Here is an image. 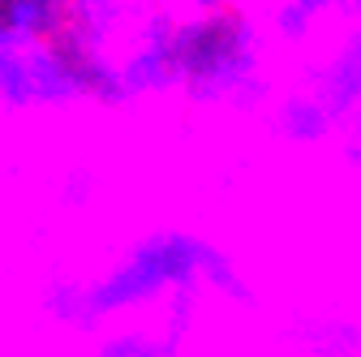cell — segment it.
<instances>
[{
	"label": "cell",
	"mask_w": 361,
	"mask_h": 357,
	"mask_svg": "<svg viewBox=\"0 0 361 357\" xmlns=\"http://www.w3.org/2000/svg\"><path fill=\"white\" fill-rule=\"evenodd\" d=\"M198 293H219L233 301L250 297L237 262L215 241L185 229H159L116 254L95 280H61L48 293V315L90 332L108 319L138 315L159 301H194Z\"/></svg>",
	"instance_id": "obj_1"
},
{
	"label": "cell",
	"mask_w": 361,
	"mask_h": 357,
	"mask_svg": "<svg viewBox=\"0 0 361 357\" xmlns=\"http://www.w3.org/2000/svg\"><path fill=\"white\" fill-rule=\"evenodd\" d=\"M276 52L280 48L250 13L228 9L219 22H211L202 35L190 39L176 95H185L198 108L254 112L276 91V78H271Z\"/></svg>",
	"instance_id": "obj_2"
},
{
	"label": "cell",
	"mask_w": 361,
	"mask_h": 357,
	"mask_svg": "<svg viewBox=\"0 0 361 357\" xmlns=\"http://www.w3.org/2000/svg\"><path fill=\"white\" fill-rule=\"evenodd\" d=\"M90 99V82L65 39L30 35L0 22V108L69 112Z\"/></svg>",
	"instance_id": "obj_3"
},
{
	"label": "cell",
	"mask_w": 361,
	"mask_h": 357,
	"mask_svg": "<svg viewBox=\"0 0 361 357\" xmlns=\"http://www.w3.org/2000/svg\"><path fill=\"white\" fill-rule=\"evenodd\" d=\"M357 82H361V61H357V30L336 39L323 56H314L310 69L276 99V129L297 147H314L340 133V125L353 121L357 112Z\"/></svg>",
	"instance_id": "obj_4"
},
{
	"label": "cell",
	"mask_w": 361,
	"mask_h": 357,
	"mask_svg": "<svg viewBox=\"0 0 361 357\" xmlns=\"http://www.w3.org/2000/svg\"><path fill=\"white\" fill-rule=\"evenodd\" d=\"M61 5H65L61 39L78 56L82 73H90L112 48H121L155 13V0H61Z\"/></svg>",
	"instance_id": "obj_5"
},
{
	"label": "cell",
	"mask_w": 361,
	"mask_h": 357,
	"mask_svg": "<svg viewBox=\"0 0 361 357\" xmlns=\"http://www.w3.org/2000/svg\"><path fill=\"white\" fill-rule=\"evenodd\" d=\"M250 18L267 30V39L280 52H301L319 35H331V26L344 18H357V0H258Z\"/></svg>",
	"instance_id": "obj_6"
},
{
	"label": "cell",
	"mask_w": 361,
	"mask_h": 357,
	"mask_svg": "<svg viewBox=\"0 0 361 357\" xmlns=\"http://www.w3.org/2000/svg\"><path fill=\"white\" fill-rule=\"evenodd\" d=\"M0 22L30 30V35H65V5L61 0H0Z\"/></svg>",
	"instance_id": "obj_7"
},
{
	"label": "cell",
	"mask_w": 361,
	"mask_h": 357,
	"mask_svg": "<svg viewBox=\"0 0 361 357\" xmlns=\"http://www.w3.org/2000/svg\"><path fill=\"white\" fill-rule=\"evenodd\" d=\"M155 9H159L180 35H185V39H194V35H202L211 22H219L233 5H228V0H155Z\"/></svg>",
	"instance_id": "obj_8"
},
{
	"label": "cell",
	"mask_w": 361,
	"mask_h": 357,
	"mask_svg": "<svg viewBox=\"0 0 361 357\" xmlns=\"http://www.w3.org/2000/svg\"><path fill=\"white\" fill-rule=\"evenodd\" d=\"M95 357H176V336H155V332H116L104 340Z\"/></svg>",
	"instance_id": "obj_9"
}]
</instances>
